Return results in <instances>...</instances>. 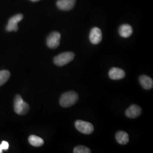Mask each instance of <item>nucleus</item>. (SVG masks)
Segmentation results:
<instances>
[{"instance_id": "obj_1", "label": "nucleus", "mask_w": 153, "mask_h": 153, "mask_svg": "<svg viewBox=\"0 0 153 153\" xmlns=\"http://www.w3.org/2000/svg\"><path fill=\"white\" fill-rule=\"evenodd\" d=\"M79 97L78 94L73 91H68L64 93L60 99V104L62 107H70L78 102Z\"/></svg>"}, {"instance_id": "obj_2", "label": "nucleus", "mask_w": 153, "mask_h": 153, "mask_svg": "<svg viewBox=\"0 0 153 153\" xmlns=\"http://www.w3.org/2000/svg\"><path fill=\"white\" fill-rule=\"evenodd\" d=\"M14 109L17 114L25 115L27 114L30 110V106L24 102L19 95H16L14 100Z\"/></svg>"}, {"instance_id": "obj_3", "label": "nucleus", "mask_w": 153, "mask_h": 153, "mask_svg": "<svg viewBox=\"0 0 153 153\" xmlns=\"http://www.w3.org/2000/svg\"><path fill=\"white\" fill-rule=\"evenodd\" d=\"M74 53L71 52H64L56 56L53 59V62L55 65L62 66L71 62L74 59Z\"/></svg>"}, {"instance_id": "obj_4", "label": "nucleus", "mask_w": 153, "mask_h": 153, "mask_svg": "<svg viewBox=\"0 0 153 153\" xmlns=\"http://www.w3.org/2000/svg\"><path fill=\"white\" fill-rule=\"evenodd\" d=\"M75 126L78 131L85 134H90L94 130V128L92 124L80 120H76L75 122Z\"/></svg>"}, {"instance_id": "obj_5", "label": "nucleus", "mask_w": 153, "mask_h": 153, "mask_svg": "<svg viewBox=\"0 0 153 153\" xmlns=\"http://www.w3.org/2000/svg\"><path fill=\"white\" fill-rule=\"evenodd\" d=\"M61 35L57 31L51 33L47 39V45L51 49H56L60 45Z\"/></svg>"}, {"instance_id": "obj_6", "label": "nucleus", "mask_w": 153, "mask_h": 153, "mask_svg": "<svg viewBox=\"0 0 153 153\" xmlns=\"http://www.w3.org/2000/svg\"><path fill=\"white\" fill-rule=\"evenodd\" d=\"M23 18V15L21 14H18L14 16H12L9 20L8 24L6 27V30L7 31H17L18 30V23L20 22Z\"/></svg>"}, {"instance_id": "obj_7", "label": "nucleus", "mask_w": 153, "mask_h": 153, "mask_svg": "<svg viewBox=\"0 0 153 153\" xmlns=\"http://www.w3.org/2000/svg\"><path fill=\"white\" fill-rule=\"evenodd\" d=\"M89 39L92 44H99L102 40V33L100 29L98 27L93 28L90 33Z\"/></svg>"}, {"instance_id": "obj_8", "label": "nucleus", "mask_w": 153, "mask_h": 153, "mask_svg": "<svg viewBox=\"0 0 153 153\" xmlns=\"http://www.w3.org/2000/svg\"><path fill=\"white\" fill-rule=\"evenodd\" d=\"M142 109L141 107L136 104H132L126 110V115L129 118L135 119L141 114Z\"/></svg>"}, {"instance_id": "obj_9", "label": "nucleus", "mask_w": 153, "mask_h": 153, "mask_svg": "<svg viewBox=\"0 0 153 153\" xmlns=\"http://www.w3.org/2000/svg\"><path fill=\"white\" fill-rule=\"evenodd\" d=\"M76 0H58L57 2V7L61 10L69 11L75 5Z\"/></svg>"}, {"instance_id": "obj_10", "label": "nucleus", "mask_w": 153, "mask_h": 153, "mask_svg": "<svg viewBox=\"0 0 153 153\" xmlns=\"http://www.w3.org/2000/svg\"><path fill=\"white\" fill-rule=\"evenodd\" d=\"M109 78L113 80H119L126 76V73L123 69L119 68H112L109 70Z\"/></svg>"}, {"instance_id": "obj_11", "label": "nucleus", "mask_w": 153, "mask_h": 153, "mask_svg": "<svg viewBox=\"0 0 153 153\" xmlns=\"http://www.w3.org/2000/svg\"><path fill=\"white\" fill-rule=\"evenodd\" d=\"M139 81L141 86L145 90H150L153 88V79L150 76L142 75L139 78Z\"/></svg>"}, {"instance_id": "obj_12", "label": "nucleus", "mask_w": 153, "mask_h": 153, "mask_svg": "<svg viewBox=\"0 0 153 153\" xmlns=\"http://www.w3.org/2000/svg\"><path fill=\"white\" fill-rule=\"evenodd\" d=\"M119 33L121 37L127 38L131 36L133 33V28L131 25L124 24L119 27Z\"/></svg>"}, {"instance_id": "obj_13", "label": "nucleus", "mask_w": 153, "mask_h": 153, "mask_svg": "<svg viewBox=\"0 0 153 153\" xmlns=\"http://www.w3.org/2000/svg\"><path fill=\"white\" fill-rule=\"evenodd\" d=\"M116 140L119 144L126 145L129 140V135L126 131H118L116 134Z\"/></svg>"}, {"instance_id": "obj_14", "label": "nucleus", "mask_w": 153, "mask_h": 153, "mask_svg": "<svg viewBox=\"0 0 153 153\" xmlns=\"http://www.w3.org/2000/svg\"><path fill=\"white\" fill-rule=\"evenodd\" d=\"M28 142L34 147H40L44 145V140L35 135H31L28 137Z\"/></svg>"}, {"instance_id": "obj_15", "label": "nucleus", "mask_w": 153, "mask_h": 153, "mask_svg": "<svg viewBox=\"0 0 153 153\" xmlns=\"http://www.w3.org/2000/svg\"><path fill=\"white\" fill-rule=\"evenodd\" d=\"M10 76V73L8 71H0V86L5 84Z\"/></svg>"}, {"instance_id": "obj_16", "label": "nucleus", "mask_w": 153, "mask_h": 153, "mask_svg": "<svg viewBox=\"0 0 153 153\" xmlns=\"http://www.w3.org/2000/svg\"><path fill=\"white\" fill-rule=\"evenodd\" d=\"M91 152V150L89 148L84 146H78L73 150V153H90Z\"/></svg>"}, {"instance_id": "obj_17", "label": "nucleus", "mask_w": 153, "mask_h": 153, "mask_svg": "<svg viewBox=\"0 0 153 153\" xmlns=\"http://www.w3.org/2000/svg\"><path fill=\"white\" fill-rule=\"evenodd\" d=\"M9 148V143L5 141H3L0 144V153H2L3 150H7Z\"/></svg>"}, {"instance_id": "obj_18", "label": "nucleus", "mask_w": 153, "mask_h": 153, "mask_svg": "<svg viewBox=\"0 0 153 153\" xmlns=\"http://www.w3.org/2000/svg\"><path fill=\"white\" fill-rule=\"evenodd\" d=\"M31 1H33V2H37V1H40V0H30Z\"/></svg>"}]
</instances>
